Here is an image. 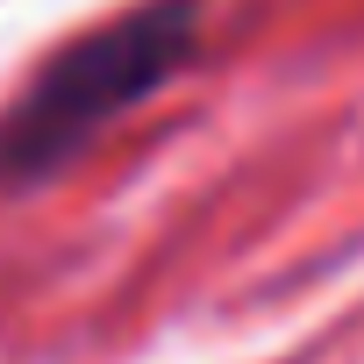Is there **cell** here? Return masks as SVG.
I'll return each instance as SVG.
<instances>
[{
    "instance_id": "1",
    "label": "cell",
    "mask_w": 364,
    "mask_h": 364,
    "mask_svg": "<svg viewBox=\"0 0 364 364\" xmlns=\"http://www.w3.org/2000/svg\"><path fill=\"white\" fill-rule=\"evenodd\" d=\"M200 50V0H136L58 43L29 86L0 107V186L22 193L58 178L86 143H100L122 114L164 93Z\"/></svg>"
}]
</instances>
